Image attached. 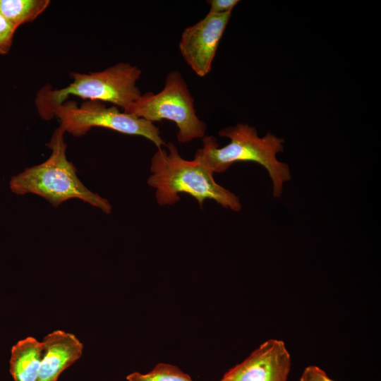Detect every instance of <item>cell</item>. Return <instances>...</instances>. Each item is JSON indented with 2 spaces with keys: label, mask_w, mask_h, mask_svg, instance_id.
Listing matches in <instances>:
<instances>
[{
  "label": "cell",
  "mask_w": 381,
  "mask_h": 381,
  "mask_svg": "<svg viewBox=\"0 0 381 381\" xmlns=\"http://www.w3.org/2000/svg\"><path fill=\"white\" fill-rule=\"evenodd\" d=\"M219 381H223L222 380H220Z\"/></svg>",
  "instance_id": "cell-16"
},
{
  "label": "cell",
  "mask_w": 381,
  "mask_h": 381,
  "mask_svg": "<svg viewBox=\"0 0 381 381\" xmlns=\"http://www.w3.org/2000/svg\"><path fill=\"white\" fill-rule=\"evenodd\" d=\"M64 133L61 127L54 131L48 144L52 150L49 158L13 176L9 181L10 189L17 195H39L56 207L69 199L77 198L110 214L112 207L109 200L87 188L68 159Z\"/></svg>",
  "instance_id": "cell-3"
},
{
  "label": "cell",
  "mask_w": 381,
  "mask_h": 381,
  "mask_svg": "<svg viewBox=\"0 0 381 381\" xmlns=\"http://www.w3.org/2000/svg\"><path fill=\"white\" fill-rule=\"evenodd\" d=\"M238 0H209L207 3L210 6L209 13L222 14L231 12Z\"/></svg>",
  "instance_id": "cell-15"
},
{
  "label": "cell",
  "mask_w": 381,
  "mask_h": 381,
  "mask_svg": "<svg viewBox=\"0 0 381 381\" xmlns=\"http://www.w3.org/2000/svg\"><path fill=\"white\" fill-rule=\"evenodd\" d=\"M291 356L284 342L270 339L227 371L223 381H286Z\"/></svg>",
  "instance_id": "cell-8"
},
{
  "label": "cell",
  "mask_w": 381,
  "mask_h": 381,
  "mask_svg": "<svg viewBox=\"0 0 381 381\" xmlns=\"http://www.w3.org/2000/svg\"><path fill=\"white\" fill-rule=\"evenodd\" d=\"M37 381H56L82 355L83 346L73 334L56 330L44 337Z\"/></svg>",
  "instance_id": "cell-9"
},
{
  "label": "cell",
  "mask_w": 381,
  "mask_h": 381,
  "mask_svg": "<svg viewBox=\"0 0 381 381\" xmlns=\"http://www.w3.org/2000/svg\"><path fill=\"white\" fill-rule=\"evenodd\" d=\"M49 4V0H0V13L18 28L36 19Z\"/></svg>",
  "instance_id": "cell-11"
},
{
  "label": "cell",
  "mask_w": 381,
  "mask_h": 381,
  "mask_svg": "<svg viewBox=\"0 0 381 381\" xmlns=\"http://www.w3.org/2000/svg\"><path fill=\"white\" fill-rule=\"evenodd\" d=\"M166 147L167 150L157 148L152 157L147 179L159 205L175 204L181 199L179 194L184 193L193 196L201 208L205 200L210 199L233 211L241 210L238 197L218 184L210 169L194 159H183L174 143Z\"/></svg>",
  "instance_id": "cell-2"
},
{
  "label": "cell",
  "mask_w": 381,
  "mask_h": 381,
  "mask_svg": "<svg viewBox=\"0 0 381 381\" xmlns=\"http://www.w3.org/2000/svg\"><path fill=\"white\" fill-rule=\"evenodd\" d=\"M124 112L152 123L164 119L174 122L178 128L177 140L181 143L205 136L207 126L198 118L194 98L179 71L167 74L160 92L142 94Z\"/></svg>",
  "instance_id": "cell-5"
},
{
  "label": "cell",
  "mask_w": 381,
  "mask_h": 381,
  "mask_svg": "<svg viewBox=\"0 0 381 381\" xmlns=\"http://www.w3.org/2000/svg\"><path fill=\"white\" fill-rule=\"evenodd\" d=\"M126 379L128 381H193L177 366L163 363L157 364L145 374L132 373Z\"/></svg>",
  "instance_id": "cell-12"
},
{
  "label": "cell",
  "mask_w": 381,
  "mask_h": 381,
  "mask_svg": "<svg viewBox=\"0 0 381 381\" xmlns=\"http://www.w3.org/2000/svg\"><path fill=\"white\" fill-rule=\"evenodd\" d=\"M219 135L229 138L230 143L219 147L215 137L205 136L203 146L196 151L194 160L213 173H222L235 162H256L267 171L272 183V195L279 198L284 183L291 178L289 165L277 158L284 150V140L270 133L259 137L255 128L248 123L223 128Z\"/></svg>",
  "instance_id": "cell-1"
},
{
  "label": "cell",
  "mask_w": 381,
  "mask_h": 381,
  "mask_svg": "<svg viewBox=\"0 0 381 381\" xmlns=\"http://www.w3.org/2000/svg\"><path fill=\"white\" fill-rule=\"evenodd\" d=\"M64 132L79 136L92 127L105 128L121 133L143 136L157 148L166 146L159 128L152 122L121 111L115 106L107 107L98 101L83 104L80 107L72 102L64 103L54 111Z\"/></svg>",
  "instance_id": "cell-6"
},
{
  "label": "cell",
  "mask_w": 381,
  "mask_h": 381,
  "mask_svg": "<svg viewBox=\"0 0 381 381\" xmlns=\"http://www.w3.org/2000/svg\"><path fill=\"white\" fill-rule=\"evenodd\" d=\"M231 16V12L207 13L202 19L183 31L179 45L181 54L199 77H205L210 72Z\"/></svg>",
  "instance_id": "cell-7"
},
{
  "label": "cell",
  "mask_w": 381,
  "mask_h": 381,
  "mask_svg": "<svg viewBox=\"0 0 381 381\" xmlns=\"http://www.w3.org/2000/svg\"><path fill=\"white\" fill-rule=\"evenodd\" d=\"M17 28L0 13V55L8 54Z\"/></svg>",
  "instance_id": "cell-13"
},
{
  "label": "cell",
  "mask_w": 381,
  "mask_h": 381,
  "mask_svg": "<svg viewBox=\"0 0 381 381\" xmlns=\"http://www.w3.org/2000/svg\"><path fill=\"white\" fill-rule=\"evenodd\" d=\"M141 70L129 63H119L103 71L89 73L71 72L73 81L66 87L52 90L43 87L37 94L35 104L44 119L54 117V110L70 95L102 101L126 111L142 95L136 85Z\"/></svg>",
  "instance_id": "cell-4"
},
{
  "label": "cell",
  "mask_w": 381,
  "mask_h": 381,
  "mask_svg": "<svg viewBox=\"0 0 381 381\" xmlns=\"http://www.w3.org/2000/svg\"><path fill=\"white\" fill-rule=\"evenodd\" d=\"M42 343L32 337L19 341L11 349L10 373L15 381H37Z\"/></svg>",
  "instance_id": "cell-10"
},
{
  "label": "cell",
  "mask_w": 381,
  "mask_h": 381,
  "mask_svg": "<svg viewBox=\"0 0 381 381\" xmlns=\"http://www.w3.org/2000/svg\"><path fill=\"white\" fill-rule=\"evenodd\" d=\"M300 381H334L326 373L315 365H310L303 370Z\"/></svg>",
  "instance_id": "cell-14"
}]
</instances>
